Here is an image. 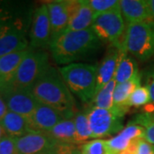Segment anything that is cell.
Returning <instances> with one entry per match:
<instances>
[{"label":"cell","mask_w":154,"mask_h":154,"mask_svg":"<svg viewBox=\"0 0 154 154\" xmlns=\"http://www.w3.org/2000/svg\"><path fill=\"white\" fill-rule=\"evenodd\" d=\"M101 40L92 28L82 31H66L52 40L50 50L57 64L68 65L77 63L95 53L100 48Z\"/></svg>","instance_id":"1"},{"label":"cell","mask_w":154,"mask_h":154,"mask_svg":"<svg viewBox=\"0 0 154 154\" xmlns=\"http://www.w3.org/2000/svg\"><path fill=\"white\" fill-rule=\"evenodd\" d=\"M31 92L38 103L65 113L69 118L75 115V99L61 76L60 73L49 66L33 84Z\"/></svg>","instance_id":"2"},{"label":"cell","mask_w":154,"mask_h":154,"mask_svg":"<svg viewBox=\"0 0 154 154\" xmlns=\"http://www.w3.org/2000/svg\"><path fill=\"white\" fill-rule=\"evenodd\" d=\"M59 73L70 92L81 101L89 103L93 100L97 88L98 65L75 63L60 67Z\"/></svg>","instance_id":"3"},{"label":"cell","mask_w":154,"mask_h":154,"mask_svg":"<svg viewBox=\"0 0 154 154\" xmlns=\"http://www.w3.org/2000/svg\"><path fill=\"white\" fill-rule=\"evenodd\" d=\"M122 48L142 62L154 57V22L128 24Z\"/></svg>","instance_id":"4"},{"label":"cell","mask_w":154,"mask_h":154,"mask_svg":"<svg viewBox=\"0 0 154 154\" xmlns=\"http://www.w3.org/2000/svg\"><path fill=\"white\" fill-rule=\"evenodd\" d=\"M49 66L48 55L45 52L30 49L8 85L31 90L33 84Z\"/></svg>","instance_id":"5"},{"label":"cell","mask_w":154,"mask_h":154,"mask_svg":"<svg viewBox=\"0 0 154 154\" xmlns=\"http://www.w3.org/2000/svg\"><path fill=\"white\" fill-rule=\"evenodd\" d=\"M128 110L115 106L110 110L91 107L87 112L93 139H100L121 132L124 128L123 116Z\"/></svg>","instance_id":"6"},{"label":"cell","mask_w":154,"mask_h":154,"mask_svg":"<svg viewBox=\"0 0 154 154\" xmlns=\"http://www.w3.org/2000/svg\"><path fill=\"white\" fill-rule=\"evenodd\" d=\"M126 28L121 11H114L96 16L91 28L101 41L123 49L122 43Z\"/></svg>","instance_id":"7"},{"label":"cell","mask_w":154,"mask_h":154,"mask_svg":"<svg viewBox=\"0 0 154 154\" xmlns=\"http://www.w3.org/2000/svg\"><path fill=\"white\" fill-rule=\"evenodd\" d=\"M0 94L5 102L8 110L28 118L33 115L39 104L31 90L28 89L17 88L5 84L0 86Z\"/></svg>","instance_id":"8"},{"label":"cell","mask_w":154,"mask_h":154,"mask_svg":"<svg viewBox=\"0 0 154 154\" xmlns=\"http://www.w3.org/2000/svg\"><path fill=\"white\" fill-rule=\"evenodd\" d=\"M51 41V27L49 11L46 4H42L34 11L29 33V47L44 49L50 46Z\"/></svg>","instance_id":"9"},{"label":"cell","mask_w":154,"mask_h":154,"mask_svg":"<svg viewBox=\"0 0 154 154\" xmlns=\"http://www.w3.org/2000/svg\"><path fill=\"white\" fill-rule=\"evenodd\" d=\"M19 154H55L58 142L46 133L33 132L16 139Z\"/></svg>","instance_id":"10"},{"label":"cell","mask_w":154,"mask_h":154,"mask_svg":"<svg viewBox=\"0 0 154 154\" xmlns=\"http://www.w3.org/2000/svg\"><path fill=\"white\" fill-rule=\"evenodd\" d=\"M45 4L49 11L52 41L67 31L73 0H56Z\"/></svg>","instance_id":"11"},{"label":"cell","mask_w":154,"mask_h":154,"mask_svg":"<svg viewBox=\"0 0 154 154\" xmlns=\"http://www.w3.org/2000/svg\"><path fill=\"white\" fill-rule=\"evenodd\" d=\"M28 48V40L22 25L9 22L0 34V57Z\"/></svg>","instance_id":"12"},{"label":"cell","mask_w":154,"mask_h":154,"mask_svg":"<svg viewBox=\"0 0 154 154\" xmlns=\"http://www.w3.org/2000/svg\"><path fill=\"white\" fill-rule=\"evenodd\" d=\"M65 119H69L65 113L39 103L29 122L33 132L46 133Z\"/></svg>","instance_id":"13"},{"label":"cell","mask_w":154,"mask_h":154,"mask_svg":"<svg viewBox=\"0 0 154 154\" xmlns=\"http://www.w3.org/2000/svg\"><path fill=\"white\" fill-rule=\"evenodd\" d=\"M124 53H127L124 50L113 45H111V47L107 51L104 59L98 65L96 93L104 88L106 84L114 80L117 65Z\"/></svg>","instance_id":"14"},{"label":"cell","mask_w":154,"mask_h":154,"mask_svg":"<svg viewBox=\"0 0 154 154\" xmlns=\"http://www.w3.org/2000/svg\"><path fill=\"white\" fill-rule=\"evenodd\" d=\"M94 17L95 15L88 0H73L67 31H82L91 28Z\"/></svg>","instance_id":"15"},{"label":"cell","mask_w":154,"mask_h":154,"mask_svg":"<svg viewBox=\"0 0 154 154\" xmlns=\"http://www.w3.org/2000/svg\"><path fill=\"white\" fill-rule=\"evenodd\" d=\"M120 10L128 24L154 22L147 0H120Z\"/></svg>","instance_id":"16"},{"label":"cell","mask_w":154,"mask_h":154,"mask_svg":"<svg viewBox=\"0 0 154 154\" xmlns=\"http://www.w3.org/2000/svg\"><path fill=\"white\" fill-rule=\"evenodd\" d=\"M0 125L6 135L12 138H20L33 133L29 118L8 110L0 121Z\"/></svg>","instance_id":"17"},{"label":"cell","mask_w":154,"mask_h":154,"mask_svg":"<svg viewBox=\"0 0 154 154\" xmlns=\"http://www.w3.org/2000/svg\"><path fill=\"white\" fill-rule=\"evenodd\" d=\"M144 128L139 124L129 122L121 132L118 133L116 136L107 140L109 146L115 152L120 154L125 149L129 146L134 140L137 139H143Z\"/></svg>","instance_id":"18"},{"label":"cell","mask_w":154,"mask_h":154,"mask_svg":"<svg viewBox=\"0 0 154 154\" xmlns=\"http://www.w3.org/2000/svg\"><path fill=\"white\" fill-rule=\"evenodd\" d=\"M30 49L29 47L24 51L0 57V86L11 82L18 67Z\"/></svg>","instance_id":"19"},{"label":"cell","mask_w":154,"mask_h":154,"mask_svg":"<svg viewBox=\"0 0 154 154\" xmlns=\"http://www.w3.org/2000/svg\"><path fill=\"white\" fill-rule=\"evenodd\" d=\"M46 134L58 143L77 145L76 131L73 118L60 122Z\"/></svg>","instance_id":"20"},{"label":"cell","mask_w":154,"mask_h":154,"mask_svg":"<svg viewBox=\"0 0 154 154\" xmlns=\"http://www.w3.org/2000/svg\"><path fill=\"white\" fill-rule=\"evenodd\" d=\"M141 75L139 73L131 80L126 82L119 83L116 85L114 90V106L118 108H128L126 106L128 99L133 92L141 86Z\"/></svg>","instance_id":"21"},{"label":"cell","mask_w":154,"mask_h":154,"mask_svg":"<svg viewBox=\"0 0 154 154\" xmlns=\"http://www.w3.org/2000/svg\"><path fill=\"white\" fill-rule=\"evenodd\" d=\"M139 74L137 63L134 58L124 53L116 68L114 80L116 84L126 82Z\"/></svg>","instance_id":"22"},{"label":"cell","mask_w":154,"mask_h":154,"mask_svg":"<svg viewBox=\"0 0 154 154\" xmlns=\"http://www.w3.org/2000/svg\"><path fill=\"white\" fill-rule=\"evenodd\" d=\"M116 85V82L115 80H113L99 90L91 101L92 107L107 110L112 109L114 107V90Z\"/></svg>","instance_id":"23"},{"label":"cell","mask_w":154,"mask_h":154,"mask_svg":"<svg viewBox=\"0 0 154 154\" xmlns=\"http://www.w3.org/2000/svg\"><path fill=\"white\" fill-rule=\"evenodd\" d=\"M73 121L76 131L77 145H82L89 141L90 139H93V134L88 121V112L75 111L73 116Z\"/></svg>","instance_id":"24"},{"label":"cell","mask_w":154,"mask_h":154,"mask_svg":"<svg viewBox=\"0 0 154 154\" xmlns=\"http://www.w3.org/2000/svg\"><path fill=\"white\" fill-rule=\"evenodd\" d=\"M82 154H117L109 146L107 140L94 139L81 145Z\"/></svg>","instance_id":"25"},{"label":"cell","mask_w":154,"mask_h":154,"mask_svg":"<svg viewBox=\"0 0 154 154\" xmlns=\"http://www.w3.org/2000/svg\"><path fill=\"white\" fill-rule=\"evenodd\" d=\"M132 122L143 127L145 131L143 139L154 146V120L151 117L150 114L146 112L138 115Z\"/></svg>","instance_id":"26"},{"label":"cell","mask_w":154,"mask_h":154,"mask_svg":"<svg viewBox=\"0 0 154 154\" xmlns=\"http://www.w3.org/2000/svg\"><path fill=\"white\" fill-rule=\"evenodd\" d=\"M88 4L91 6L95 17L106 12L121 11L120 0H88Z\"/></svg>","instance_id":"27"},{"label":"cell","mask_w":154,"mask_h":154,"mask_svg":"<svg viewBox=\"0 0 154 154\" xmlns=\"http://www.w3.org/2000/svg\"><path fill=\"white\" fill-rule=\"evenodd\" d=\"M151 102L150 94L146 86H140L137 88L128 99L126 106L129 107H140L147 105Z\"/></svg>","instance_id":"28"},{"label":"cell","mask_w":154,"mask_h":154,"mask_svg":"<svg viewBox=\"0 0 154 154\" xmlns=\"http://www.w3.org/2000/svg\"><path fill=\"white\" fill-rule=\"evenodd\" d=\"M120 154H154V146L144 139H137Z\"/></svg>","instance_id":"29"},{"label":"cell","mask_w":154,"mask_h":154,"mask_svg":"<svg viewBox=\"0 0 154 154\" xmlns=\"http://www.w3.org/2000/svg\"><path fill=\"white\" fill-rule=\"evenodd\" d=\"M0 154H19L16 139L5 135L0 141Z\"/></svg>","instance_id":"30"},{"label":"cell","mask_w":154,"mask_h":154,"mask_svg":"<svg viewBox=\"0 0 154 154\" xmlns=\"http://www.w3.org/2000/svg\"><path fill=\"white\" fill-rule=\"evenodd\" d=\"M55 154H82L80 149L75 145L58 143L56 148Z\"/></svg>","instance_id":"31"},{"label":"cell","mask_w":154,"mask_h":154,"mask_svg":"<svg viewBox=\"0 0 154 154\" xmlns=\"http://www.w3.org/2000/svg\"><path fill=\"white\" fill-rule=\"evenodd\" d=\"M146 87L147 88L150 94V99L151 102L154 104V69L150 72L146 78Z\"/></svg>","instance_id":"32"},{"label":"cell","mask_w":154,"mask_h":154,"mask_svg":"<svg viewBox=\"0 0 154 154\" xmlns=\"http://www.w3.org/2000/svg\"><path fill=\"white\" fill-rule=\"evenodd\" d=\"M8 111V108L6 105L5 100L3 99L2 95L0 94V121L2 120V118L5 116V114Z\"/></svg>","instance_id":"33"},{"label":"cell","mask_w":154,"mask_h":154,"mask_svg":"<svg viewBox=\"0 0 154 154\" xmlns=\"http://www.w3.org/2000/svg\"><path fill=\"white\" fill-rule=\"evenodd\" d=\"M147 2H148L151 13H152V19L154 21V0H147Z\"/></svg>","instance_id":"34"},{"label":"cell","mask_w":154,"mask_h":154,"mask_svg":"<svg viewBox=\"0 0 154 154\" xmlns=\"http://www.w3.org/2000/svg\"><path fill=\"white\" fill-rule=\"evenodd\" d=\"M9 22H4L1 19H0V34L1 33L3 32V30H4V28H5V26L8 24Z\"/></svg>","instance_id":"35"},{"label":"cell","mask_w":154,"mask_h":154,"mask_svg":"<svg viewBox=\"0 0 154 154\" xmlns=\"http://www.w3.org/2000/svg\"><path fill=\"white\" fill-rule=\"evenodd\" d=\"M5 131H4V129L2 128V127H1V125H0V141L2 140V139L5 136Z\"/></svg>","instance_id":"36"},{"label":"cell","mask_w":154,"mask_h":154,"mask_svg":"<svg viewBox=\"0 0 154 154\" xmlns=\"http://www.w3.org/2000/svg\"><path fill=\"white\" fill-rule=\"evenodd\" d=\"M150 114V116H151V117L154 120V112H151V113H149Z\"/></svg>","instance_id":"37"}]
</instances>
